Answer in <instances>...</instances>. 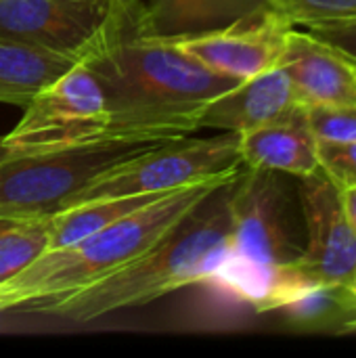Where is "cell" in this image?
Masks as SVG:
<instances>
[{
  "mask_svg": "<svg viewBox=\"0 0 356 358\" xmlns=\"http://www.w3.org/2000/svg\"><path fill=\"white\" fill-rule=\"evenodd\" d=\"M4 141L13 157L63 151L90 143H143L113 117L99 80L82 61H76L31 96L17 126L4 134Z\"/></svg>",
  "mask_w": 356,
  "mask_h": 358,
  "instance_id": "cell-4",
  "label": "cell"
},
{
  "mask_svg": "<svg viewBox=\"0 0 356 358\" xmlns=\"http://www.w3.org/2000/svg\"><path fill=\"white\" fill-rule=\"evenodd\" d=\"M210 281L260 313L279 310L304 287L317 283L298 262L256 264L233 256L231 250Z\"/></svg>",
  "mask_w": 356,
  "mask_h": 358,
  "instance_id": "cell-15",
  "label": "cell"
},
{
  "mask_svg": "<svg viewBox=\"0 0 356 358\" xmlns=\"http://www.w3.org/2000/svg\"><path fill=\"white\" fill-rule=\"evenodd\" d=\"M99 80L120 126L143 143H168L199 130V109L239 80L220 76L174 42L138 36L126 0L111 27L80 57Z\"/></svg>",
  "mask_w": 356,
  "mask_h": 358,
  "instance_id": "cell-1",
  "label": "cell"
},
{
  "mask_svg": "<svg viewBox=\"0 0 356 358\" xmlns=\"http://www.w3.org/2000/svg\"><path fill=\"white\" fill-rule=\"evenodd\" d=\"M321 172L336 189L356 185V141L355 143H317Z\"/></svg>",
  "mask_w": 356,
  "mask_h": 358,
  "instance_id": "cell-22",
  "label": "cell"
},
{
  "mask_svg": "<svg viewBox=\"0 0 356 358\" xmlns=\"http://www.w3.org/2000/svg\"><path fill=\"white\" fill-rule=\"evenodd\" d=\"M172 193V191H170ZM166 193H147V195H128L111 199H94L69 206L46 218L48 224V250L65 248L76 241H82L101 229L130 216L132 212L157 201Z\"/></svg>",
  "mask_w": 356,
  "mask_h": 358,
  "instance_id": "cell-17",
  "label": "cell"
},
{
  "mask_svg": "<svg viewBox=\"0 0 356 358\" xmlns=\"http://www.w3.org/2000/svg\"><path fill=\"white\" fill-rule=\"evenodd\" d=\"M231 182L212 191L157 245L113 275L69 296L21 308L71 323H92L122 308L149 304L180 287L210 281L231 250Z\"/></svg>",
  "mask_w": 356,
  "mask_h": 358,
  "instance_id": "cell-2",
  "label": "cell"
},
{
  "mask_svg": "<svg viewBox=\"0 0 356 358\" xmlns=\"http://www.w3.org/2000/svg\"><path fill=\"white\" fill-rule=\"evenodd\" d=\"M243 168L237 132L197 141L185 136L153 145L141 155L111 168L107 174L76 193L69 206L94 199L170 193L210 180H233Z\"/></svg>",
  "mask_w": 356,
  "mask_h": 358,
  "instance_id": "cell-6",
  "label": "cell"
},
{
  "mask_svg": "<svg viewBox=\"0 0 356 358\" xmlns=\"http://www.w3.org/2000/svg\"><path fill=\"white\" fill-rule=\"evenodd\" d=\"M304 115L287 73L281 65L239 82L199 109L201 128H218L225 132H245L264 124L298 120Z\"/></svg>",
  "mask_w": 356,
  "mask_h": 358,
  "instance_id": "cell-12",
  "label": "cell"
},
{
  "mask_svg": "<svg viewBox=\"0 0 356 358\" xmlns=\"http://www.w3.org/2000/svg\"><path fill=\"white\" fill-rule=\"evenodd\" d=\"M355 289V296H356V285L353 287ZM346 331H356V306L355 310H353V315L348 317V321L344 323V327H342V334H346Z\"/></svg>",
  "mask_w": 356,
  "mask_h": 358,
  "instance_id": "cell-25",
  "label": "cell"
},
{
  "mask_svg": "<svg viewBox=\"0 0 356 358\" xmlns=\"http://www.w3.org/2000/svg\"><path fill=\"white\" fill-rule=\"evenodd\" d=\"M231 254L256 264H290L302 254L294 241L290 201L277 172L243 168L233 180Z\"/></svg>",
  "mask_w": 356,
  "mask_h": 358,
  "instance_id": "cell-7",
  "label": "cell"
},
{
  "mask_svg": "<svg viewBox=\"0 0 356 358\" xmlns=\"http://www.w3.org/2000/svg\"><path fill=\"white\" fill-rule=\"evenodd\" d=\"M227 182L231 180H210L176 189L82 241L46 250L0 285V313L69 296L128 266Z\"/></svg>",
  "mask_w": 356,
  "mask_h": 358,
  "instance_id": "cell-3",
  "label": "cell"
},
{
  "mask_svg": "<svg viewBox=\"0 0 356 358\" xmlns=\"http://www.w3.org/2000/svg\"><path fill=\"white\" fill-rule=\"evenodd\" d=\"M48 250L46 218L0 222V285Z\"/></svg>",
  "mask_w": 356,
  "mask_h": 358,
  "instance_id": "cell-19",
  "label": "cell"
},
{
  "mask_svg": "<svg viewBox=\"0 0 356 358\" xmlns=\"http://www.w3.org/2000/svg\"><path fill=\"white\" fill-rule=\"evenodd\" d=\"M8 157H13V151H10V147L6 145L4 136H0V162H4V159H8Z\"/></svg>",
  "mask_w": 356,
  "mask_h": 358,
  "instance_id": "cell-26",
  "label": "cell"
},
{
  "mask_svg": "<svg viewBox=\"0 0 356 358\" xmlns=\"http://www.w3.org/2000/svg\"><path fill=\"white\" fill-rule=\"evenodd\" d=\"M294 27H319L356 21V0H266Z\"/></svg>",
  "mask_w": 356,
  "mask_h": 358,
  "instance_id": "cell-20",
  "label": "cell"
},
{
  "mask_svg": "<svg viewBox=\"0 0 356 358\" xmlns=\"http://www.w3.org/2000/svg\"><path fill=\"white\" fill-rule=\"evenodd\" d=\"M304 124L317 143H355L356 107H304Z\"/></svg>",
  "mask_w": 356,
  "mask_h": 358,
  "instance_id": "cell-21",
  "label": "cell"
},
{
  "mask_svg": "<svg viewBox=\"0 0 356 358\" xmlns=\"http://www.w3.org/2000/svg\"><path fill=\"white\" fill-rule=\"evenodd\" d=\"M319 40H325L356 57V21L348 23H334V25H319V27H304Z\"/></svg>",
  "mask_w": 356,
  "mask_h": 358,
  "instance_id": "cell-23",
  "label": "cell"
},
{
  "mask_svg": "<svg viewBox=\"0 0 356 358\" xmlns=\"http://www.w3.org/2000/svg\"><path fill=\"white\" fill-rule=\"evenodd\" d=\"M124 0H0V36L80 57L111 27Z\"/></svg>",
  "mask_w": 356,
  "mask_h": 358,
  "instance_id": "cell-8",
  "label": "cell"
},
{
  "mask_svg": "<svg viewBox=\"0 0 356 358\" xmlns=\"http://www.w3.org/2000/svg\"><path fill=\"white\" fill-rule=\"evenodd\" d=\"M338 197H340V203H342V210L350 222V227L355 229L356 233V185L353 187H344V189H338Z\"/></svg>",
  "mask_w": 356,
  "mask_h": 358,
  "instance_id": "cell-24",
  "label": "cell"
},
{
  "mask_svg": "<svg viewBox=\"0 0 356 358\" xmlns=\"http://www.w3.org/2000/svg\"><path fill=\"white\" fill-rule=\"evenodd\" d=\"M239 153L243 166L252 170H269L296 178L321 172L317 141L306 128L304 115L239 132Z\"/></svg>",
  "mask_w": 356,
  "mask_h": 358,
  "instance_id": "cell-14",
  "label": "cell"
},
{
  "mask_svg": "<svg viewBox=\"0 0 356 358\" xmlns=\"http://www.w3.org/2000/svg\"><path fill=\"white\" fill-rule=\"evenodd\" d=\"M266 0H126L134 34L168 42L227 27L260 8Z\"/></svg>",
  "mask_w": 356,
  "mask_h": 358,
  "instance_id": "cell-13",
  "label": "cell"
},
{
  "mask_svg": "<svg viewBox=\"0 0 356 358\" xmlns=\"http://www.w3.org/2000/svg\"><path fill=\"white\" fill-rule=\"evenodd\" d=\"M159 143H90L0 162V222L48 218L86 185Z\"/></svg>",
  "mask_w": 356,
  "mask_h": 358,
  "instance_id": "cell-5",
  "label": "cell"
},
{
  "mask_svg": "<svg viewBox=\"0 0 356 358\" xmlns=\"http://www.w3.org/2000/svg\"><path fill=\"white\" fill-rule=\"evenodd\" d=\"M73 57L0 36V103L25 107L31 96L67 71Z\"/></svg>",
  "mask_w": 356,
  "mask_h": 358,
  "instance_id": "cell-16",
  "label": "cell"
},
{
  "mask_svg": "<svg viewBox=\"0 0 356 358\" xmlns=\"http://www.w3.org/2000/svg\"><path fill=\"white\" fill-rule=\"evenodd\" d=\"M279 65L304 107H356L355 55L292 27Z\"/></svg>",
  "mask_w": 356,
  "mask_h": 358,
  "instance_id": "cell-11",
  "label": "cell"
},
{
  "mask_svg": "<svg viewBox=\"0 0 356 358\" xmlns=\"http://www.w3.org/2000/svg\"><path fill=\"white\" fill-rule=\"evenodd\" d=\"M292 27L285 17L264 6L227 27L174 44L210 71L243 82L279 65Z\"/></svg>",
  "mask_w": 356,
  "mask_h": 358,
  "instance_id": "cell-9",
  "label": "cell"
},
{
  "mask_svg": "<svg viewBox=\"0 0 356 358\" xmlns=\"http://www.w3.org/2000/svg\"><path fill=\"white\" fill-rule=\"evenodd\" d=\"M306 245L296 260L317 283L356 285V233L334 182L323 174L298 178Z\"/></svg>",
  "mask_w": 356,
  "mask_h": 358,
  "instance_id": "cell-10",
  "label": "cell"
},
{
  "mask_svg": "<svg viewBox=\"0 0 356 358\" xmlns=\"http://www.w3.org/2000/svg\"><path fill=\"white\" fill-rule=\"evenodd\" d=\"M356 306L353 287L334 283H311L294 300L279 308L294 327L340 331Z\"/></svg>",
  "mask_w": 356,
  "mask_h": 358,
  "instance_id": "cell-18",
  "label": "cell"
}]
</instances>
